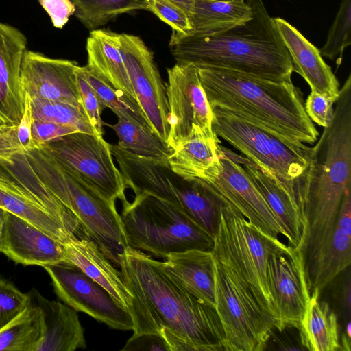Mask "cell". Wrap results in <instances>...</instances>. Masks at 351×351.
Segmentation results:
<instances>
[{"mask_svg": "<svg viewBox=\"0 0 351 351\" xmlns=\"http://www.w3.org/2000/svg\"><path fill=\"white\" fill-rule=\"evenodd\" d=\"M119 266L133 300L129 313L133 335L164 328L195 351L224 350V333L215 308L189 293L165 270L162 262L128 246Z\"/></svg>", "mask_w": 351, "mask_h": 351, "instance_id": "obj_1", "label": "cell"}, {"mask_svg": "<svg viewBox=\"0 0 351 351\" xmlns=\"http://www.w3.org/2000/svg\"><path fill=\"white\" fill-rule=\"evenodd\" d=\"M333 117L311 147L304 172L291 197L299 210L302 234L297 247L306 264L336 226L343 195L351 187V75L339 89Z\"/></svg>", "mask_w": 351, "mask_h": 351, "instance_id": "obj_2", "label": "cell"}, {"mask_svg": "<svg viewBox=\"0 0 351 351\" xmlns=\"http://www.w3.org/2000/svg\"><path fill=\"white\" fill-rule=\"evenodd\" d=\"M252 17L213 34L172 31L169 47L178 63L237 71L262 80L291 82L289 53L262 0H246Z\"/></svg>", "mask_w": 351, "mask_h": 351, "instance_id": "obj_3", "label": "cell"}, {"mask_svg": "<svg viewBox=\"0 0 351 351\" xmlns=\"http://www.w3.org/2000/svg\"><path fill=\"white\" fill-rule=\"evenodd\" d=\"M197 69L210 108L225 109L291 143L317 140L303 93L292 81L276 82L221 68Z\"/></svg>", "mask_w": 351, "mask_h": 351, "instance_id": "obj_4", "label": "cell"}, {"mask_svg": "<svg viewBox=\"0 0 351 351\" xmlns=\"http://www.w3.org/2000/svg\"><path fill=\"white\" fill-rule=\"evenodd\" d=\"M24 154L46 188L76 217L85 237L119 266V255L128 247V243L115 204L39 148Z\"/></svg>", "mask_w": 351, "mask_h": 351, "instance_id": "obj_5", "label": "cell"}, {"mask_svg": "<svg viewBox=\"0 0 351 351\" xmlns=\"http://www.w3.org/2000/svg\"><path fill=\"white\" fill-rule=\"evenodd\" d=\"M122 204L128 246L162 258L190 250L212 251L214 238L169 202L137 193L132 202Z\"/></svg>", "mask_w": 351, "mask_h": 351, "instance_id": "obj_6", "label": "cell"}, {"mask_svg": "<svg viewBox=\"0 0 351 351\" xmlns=\"http://www.w3.org/2000/svg\"><path fill=\"white\" fill-rule=\"evenodd\" d=\"M213 254L215 310L224 333V350H265L276 329L274 320L258 304L237 269L225 258Z\"/></svg>", "mask_w": 351, "mask_h": 351, "instance_id": "obj_7", "label": "cell"}, {"mask_svg": "<svg viewBox=\"0 0 351 351\" xmlns=\"http://www.w3.org/2000/svg\"><path fill=\"white\" fill-rule=\"evenodd\" d=\"M211 109L213 132L274 174L291 197L294 180L308 167L311 147L280 138L225 109Z\"/></svg>", "mask_w": 351, "mask_h": 351, "instance_id": "obj_8", "label": "cell"}, {"mask_svg": "<svg viewBox=\"0 0 351 351\" xmlns=\"http://www.w3.org/2000/svg\"><path fill=\"white\" fill-rule=\"evenodd\" d=\"M282 242L250 224L234 207L223 204L212 252L225 258L250 287L261 307L274 320L277 315L269 290L267 267L270 252Z\"/></svg>", "mask_w": 351, "mask_h": 351, "instance_id": "obj_9", "label": "cell"}, {"mask_svg": "<svg viewBox=\"0 0 351 351\" xmlns=\"http://www.w3.org/2000/svg\"><path fill=\"white\" fill-rule=\"evenodd\" d=\"M38 148L111 204L117 199L127 201V186L113 161L110 145L103 137L78 132Z\"/></svg>", "mask_w": 351, "mask_h": 351, "instance_id": "obj_10", "label": "cell"}, {"mask_svg": "<svg viewBox=\"0 0 351 351\" xmlns=\"http://www.w3.org/2000/svg\"><path fill=\"white\" fill-rule=\"evenodd\" d=\"M219 154L215 165L195 180L267 237L274 239H278L280 235L285 237L275 215L241 165L238 154L221 143Z\"/></svg>", "mask_w": 351, "mask_h": 351, "instance_id": "obj_11", "label": "cell"}, {"mask_svg": "<svg viewBox=\"0 0 351 351\" xmlns=\"http://www.w3.org/2000/svg\"><path fill=\"white\" fill-rule=\"evenodd\" d=\"M166 93L169 132L167 143L173 151L198 132L217 135L212 128L213 112L202 88L197 67L176 63L167 69Z\"/></svg>", "mask_w": 351, "mask_h": 351, "instance_id": "obj_12", "label": "cell"}, {"mask_svg": "<svg viewBox=\"0 0 351 351\" xmlns=\"http://www.w3.org/2000/svg\"><path fill=\"white\" fill-rule=\"evenodd\" d=\"M43 267L51 279L56 294L64 304L112 328L133 331L129 312L78 267L69 263Z\"/></svg>", "mask_w": 351, "mask_h": 351, "instance_id": "obj_13", "label": "cell"}, {"mask_svg": "<svg viewBox=\"0 0 351 351\" xmlns=\"http://www.w3.org/2000/svg\"><path fill=\"white\" fill-rule=\"evenodd\" d=\"M267 278L277 315L276 329H298L311 296L301 251L279 244L269 255Z\"/></svg>", "mask_w": 351, "mask_h": 351, "instance_id": "obj_14", "label": "cell"}, {"mask_svg": "<svg viewBox=\"0 0 351 351\" xmlns=\"http://www.w3.org/2000/svg\"><path fill=\"white\" fill-rule=\"evenodd\" d=\"M119 48L138 102L153 133L167 143L169 112L166 87L152 51L138 36L120 34Z\"/></svg>", "mask_w": 351, "mask_h": 351, "instance_id": "obj_15", "label": "cell"}, {"mask_svg": "<svg viewBox=\"0 0 351 351\" xmlns=\"http://www.w3.org/2000/svg\"><path fill=\"white\" fill-rule=\"evenodd\" d=\"M78 66L75 61L51 58L27 49L21 66L23 94L82 108L76 80Z\"/></svg>", "mask_w": 351, "mask_h": 351, "instance_id": "obj_16", "label": "cell"}, {"mask_svg": "<svg viewBox=\"0 0 351 351\" xmlns=\"http://www.w3.org/2000/svg\"><path fill=\"white\" fill-rule=\"evenodd\" d=\"M351 187L346 190L333 232L304 265L310 293L321 291L351 263Z\"/></svg>", "mask_w": 351, "mask_h": 351, "instance_id": "obj_17", "label": "cell"}, {"mask_svg": "<svg viewBox=\"0 0 351 351\" xmlns=\"http://www.w3.org/2000/svg\"><path fill=\"white\" fill-rule=\"evenodd\" d=\"M1 253L16 263L46 266L66 263L62 243L6 211Z\"/></svg>", "mask_w": 351, "mask_h": 351, "instance_id": "obj_18", "label": "cell"}, {"mask_svg": "<svg viewBox=\"0 0 351 351\" xmlns=\"http://www.w3.org/2000/svg\"><path fill=\"white\" fill-rule=\"evenodd\" d=\"M27 45V38L19 29L0 22L1 123L19 124L24 114L21 66Z\"/></svg>", "mask_w": 351, "mask_h": 351, "instance_id": "obj_19", "label": "cell"}, {"mask_svg": "<svg viewBox=\"0 0 351 351\" xmlns=\"http://www.w3.org/2000/svg\"><path fill=\"white\" fill-rule=\"evenodd\" d=\"M273 20L289 53L293 71L304 78L311 91L339 96V82L330 66L322 58L319 49L285 19L276 17Z\"/></svg>", "mask_w": 351, "mask_h": 351, "instance_id": "obj_20", "label": "cell"}, {"mask_svg": "<svg viewBox=\"0 0 351 351\" xmlns=\"http://www.w3.org/2000/svg\"><path fill=\"white\" fill-rule=\"evenodd\" d=\"M66 262L71 263L104 287L128 312L132 295L110 261L92 241L75 235L62 243Z\"/></svg>", "mask_w": 351, "mask_h": 351, "instance_id": "obj_21", "label": "cell"}, {"mask_svg": "<svg viewBox=\"0 0 351 351\" xmlns=\"http://www.w3.org/2000/svg\"><path fill=\"white\" fill-rule=\"evenodd\" d=\"M42 311L44 332L36 351H74L86 348L84 330L77 311L60 302L43 297L37 290L29 292Z\"/></svg>", "mask_w": 351, "mask_h": 351, "instance_id": "obj_22", "label": "cell"}, {"mask_svg": "<svg viewBox=\"0 0 351 351\" xmlns=\"http://www.w3.org/2000/svg\"><path fill=\"white\" fill-rule=\"evenodd\" d=\"M246 173L260 192L287 239L289 246L297 247L302 234V223L298 208L276 176L246 157L238 155Z\"/></svg>", "mask_w": 351, "mask_h": 351, "instance_id": "obj_23", "label": "cell"}, {"mask_svg": "<svg viewBox=\"0 0 351 351\" xmlns=\"http://www.w3.org/2000/svg\"><path fill=\"white\" fill-rule=\"evenodd\" d=\"M162 262L167 273L189 293L215 308V261L212 251L190 250L169 254Z\"/></svg>", "mask_w": 351, "mask_h": 351, "instance_id": "obj_24", "label": "cell"}, {"mask_svg": "<svg viewBox=\"0 0 351 351\" xmlns=\"http://www.w3.org/2000/svg\"><path fill=\"white\" fill-rule=\"evenodd\" d=\"M0 208L47 232L63 243L75 235L0 165Z\"/></svg>", "mask_w": 351, "mask_h": 351, "instance_id": "obj_25", "label": "cell"}, {"mask_svg": "<svg viewBox=\"0 0 351 351\" xmlns=\"http://www.w3.org/2000/svg\"><path fill=\"white\" fill-rule=\"evenodd\" d=\"M119 35L110 29L90 31L86 46L87 66L114 88L138 101L120 51Z\"/></svg>", "mask_w": 351, "mask_h": 351, "instance_id": "obj_26", "label": "cell"}, {"mask_svg": "<svg viewBox=\"0 0 351 351\" xmlns=\"http://www.w3.org/2000/svg\"><path fill=\"white\" fill-rule=\"evenodd\" d=\"M171 186L180 208L214 238L223 203L198 180H186L173 171Z\"/></svg>", "mask_w": 351, "mask_h": 351, "instance_id": "obj_27", "label": "cell"}, {"mask_svg": "<svg viewBox=\"0 0 351 351\" xmlns=\"http://www.w3.org/2000/svg\"><path fill=\"white\" fill-rule=\"evenodd\" d=\"M320 292L316 289L311 292L298 328L301 343L310 351L342 350L337 315L319 300Z\"/></svg>", "mask_w": 351, "mask_h": 351, "instance_id": "obj_28", "label": "cell"}, {"mask_svg": "<svg viewBox=\"0 0 351 351\" xmlns=\"http://www.w3.org/2000/svg\"><path fill=\"white\" fill-rule=\"evenodd\" d=\"M0 165L66 228L79 238L85 237L76 217L40 180L24 154H15L7 160H0Z\"/></svg>", "mask_w": 351, "mask_h": 351, "instance_id": "obj_29", "label": "cell"}, {"mask_svg": "<svg viewBox=\"0 0 351 351\" xmlns=\"http://www.w3.org/2000/svg\"><path fill=\"white\" fill-rule=\"evenodd\" d=\"M251 6L241 0H195L189 34H213L244 23L252 17Z\"/></svg>", "mask_w": 351, "mask_h": 351, "instance_id": "obj_30", "label": "cell"}, {"mask_svg": "<svg viewBox=\"0 0 351 351\" xmlns=\"http://www.w3.org/2000/svg\"><path fill=\"white\" fill-rule=\"evenodd\" d=\"M218 136L199 132L182 143L168 158L171 169L186 180L199 178L219 159Z\"/></svg>", "mask_w": 351, "mask_h": 351, "instance_id": "obj_31", "label": "cell"}, {"mask_svg": "<svg viewBox=\"0 0 351 351\" xmlns=\"http://www.w3.org/2000/svg\"><path fill=\"white\" fill-rule=\"evenodd\" d=\"M43 332L42 311L30 298L29 304L0 330V351H36Z\"/></svg>", "mask_w": 351, "mask_h": 351, "instance_id": "obj_32", "label": "cell"}, {"mask_svg": "<svg viewBox=\"0 0 351 351\" xmlns=\"http://www.w3.org/2000/svg\"><path fill=\"white\" fill-rule=\"evenodd\" d=\"M82 69L88 82L106 108H110L118 118L136 124L153 133L152 127L137 101L114 88L87 65L82 66Z\"/></svg>", "mask_w": 351, "mask_h": 351, "instance_id": "obj_33", "label": "cell"}, {"mask_svg": "<svg viewBox=\"0 0 351 351\" xmlns=\"http://www.w3.org/2000/svg\"><path fill=\"white\" fill-rule=\"evenodd\" d=\"M115 132L121 149L134 155L153 159H168L173 152L166 142L152 132L118 118L117 122L110 125Z\"/></svg>", "mask_w": 351, "mask_h": 351, "instance_id": "obj_34", "label": "cell"}, {"mask_svg": "<svg viewBox=\"0 0 351 351\" xmlns=\"http://www.w3.org/2000/svg\"><path fill=\"white\" fill-rule=\"evenodd\" d=\"M73 15L88 29H98L119 15L140 10H147L145 0H71Z\"/></svg>", "mask_w": 351, "mask_h": 351, "instance_id": "obj_35", "label": "cell"}, {"mask_svg": "<svg viewBox=\"0 0 351 351\" xmlns=\"http://www.w3.org/2000/svg\"><path fill=\"white\" fill-rule=\"evenodd\" d=\"M29 100L34 119L69 125L79 132L97 135L82 108L35 97H29Z\"/></svg>", "mask_w": 351, "mask_h": 351, "instance_id": "obj_36", "label": "cell"}, {"mask_svg": "<svg viewBox=\"0 0 351 351\" xmlns=\"http://www.w3.org/2000/svg\"><path fill=\"white\" fill-rule=\"evenodd\" d=\"M25 110L19 124L0 122V160L18 154H26L36 148L31 132L32 114L30 100L25 93Z\"/></svg>", "mask_w": 351, "mask_h": 351, "instance_id": "obj_37", "label": "cell"}, {"mask_svg": "<svg viewBox=\"0 0 351 351\" xmlns=\"http://www.w3.org/2000/svg\"><path fill=\"white\" fill-rule=\"evenodd\" d=\"M351 43V0H341L339 10L330 26L325 44L319 49L320 54L341 64L343 52Z\"/></svg>", "mask_w": 351, "mask_h": 351, "instance_id": "obj_38", "label": "cell"}, {"mask_svg": "<svg viewBox=\"0 0 351 351\" xmlns=\"http://www.w3.org/2000/svg\"><path fill=\"white\" fill-rule=\"evenodd\" d=\"M76 80L81 106L97 135L103 137L104 123L101 114L106 107L88 82L82 66L77 69Z\"/></svg>", "mask_w": 351, "mask_h": 351, "instance_id": "obj_39", "label": "cell"}, {"mask_svg": "<svg viewBox=\"0 0 351 351\" xmlns=\"http://www.w3.org/2000/svg\"><path fill=\"white\" fill-rule=\"evenodd\" d=\"M30 303L29 293H23L13 283L0 277V330Z\"/></svg>", "mask_w": 351, "mask_h": 351, "instance_id": "obj_40", "label": "cell"}, {"mask_svg": "<svg viewBox=\"0 0 351 351\" xmlns=\"http://www.w3.org/2000/svg\"><path fill=\"white\" fill-rule=\"evenodd\" d=\"M145 1L147 10L169 25L172 31L183 34H188L192 31L190 18L181 8L163 0H145Z\"/></svg>", "mask_w": 351, "mask_h": 351, "instance_id": "obj_41", "label": "cell"}, {"mask_svg": "<svg viewBox=\"0 0 351 351\" xmlns=\"http://www.w3.org/2000/svg\"><path fill=\"white\" fill-rule=\"evenodd\" d=\"M339 96H328L311 91L304 102V110L309 119L324 128L331 123L333 104Z\"/></svg>", "mask_w": 351, "mask_h": 351, "instance_id": "obj_42", "label": "cell"}, {"mask_svg": "<svg viewBox=\"0 0 351 351\" xmlns=\"http://www.w3.org/2000/svg\"><path fill=\"white\" fill-rule=\"evenodd\" d=\"M78 132L76 128L71 126L32 118L31 132L36 148L65 135Z\"/></svg>", "mask_w": 351, "mask_h": 351, "instance_id": "obj_43", "label": "cell"}, {"mask_svg": "<svg viewBox=\"0 0 351 351\" xmlns=\"http://www.w3.org/2000/svg\"><path fill=\"white\" fill-rule=\"evenodd\" d=\"M121 350L170 351L161 332H145L132 335Z\"/></svg>", "mask_w": 351, "mask_h": 351, "instance_id": "obj_44", "label": "cell"}, {"mask_svg": "<svg viewBox=\"0 0 351 351\" xmlns=\"http://www.w3.org/2000/svg\"><path fill=\"white\" fill-rule=\"evenodd\" d=\"M51 18L53 26L62 29L74 14L75 6L71 0H38Z\"/></svg>", "mask_w": 351, "mask_h": 351, "instance_id": "obj_45", "label": "cell"}, {"mask_svg": "<svg viewBox=\"0 0 351 351\" xmlns=\"http://www.w3.org/2000/svg\"><path fill=\"white\" fill-rule=\"evenodd\" d=\"M168 1L184 11L189 18L193 12L195 0H163Z\"/></svg>", "mask_w": 351, "mask_h": 351, "instance_id": "obj_46", "label": "cell"}, {"mask_svg": "<svg viewBox=\"0 0 351 351\" xmlns=\"http://www.w3.org/2000/svg\"><path fill=\"white\" fill-rule=\"evenodd\" d=\"M5 213V210L0 208V253H1Z\"/></svg>", "mask_w": 351, "mask_h": 351, "instance_id": "obj_47", "label": "cell"}, {"mask_svg": "<svg viewBox=\"0 0 351 351\" xmlns=\"http://www.w3.org/2000/svg\"><path fill=\"white\" fill-rule=\"evenodd\" d=\"M351 324L349 321L346 326V335L350 338L351 337V331H350Z\"/></svg>", "mask_w": 351, "mask_h": 351, "instance_id": "obj_48", "label": "cell"}, {"mask_svg": "<svg viewBox=\"0 0 351 351\" xmlns=\"http://www.w3.org/2000/svg\"><path fill=\"white\" fill-rule=\"evenodd\" d=\"M241 1H245V0H241Z\"/></svg>", "mask_w": 351, "mask_h": 351, "instance_id": "obj_49", "label": "cell"}]
</instances>
